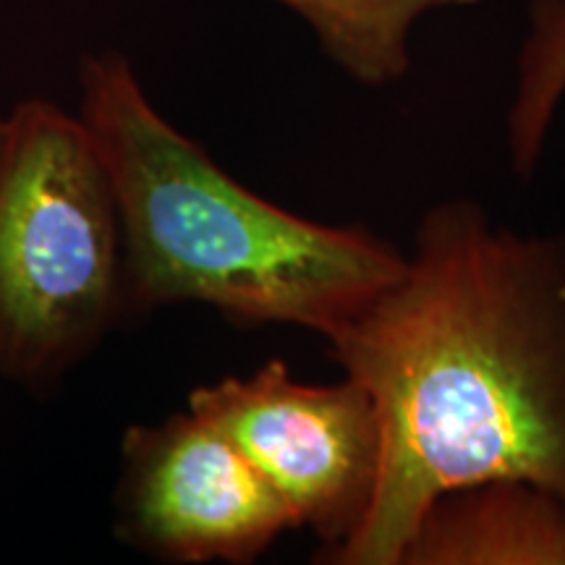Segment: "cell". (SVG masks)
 <instances>
[{
	"instance_id": "cell-8",
	"label": "cell",
	"mask_w": 565,
	"mask_h": 565,
	"mask_svg": "<svg viewBox=\"0 0 565 565\" xmlns=\"http://www.w3.org/2000/svg\"><path fill=\"white\" fill-rule=\"evenodd\" d=\"M529 32L515 63L513 103L505 118L511 171L532 181L565 95V0H529Z\"/></svg>"
},
{
	"instance_id": "cell-6",
	"label": "cell",
	"mask_w": 565,
	"mask_h": 565,
	"mask_svg": "<svg viewBox=\"0 0 565 565\" xmlns=\"http://www.w3.org/2000/svg\"><path fill=\"white\" fill-rule=\"evenodd\" d=\"M401 565H565V500L524 479L456 487L427 505Z\"/></svg>"
},
{
	"instance_id": "cell-1",
	"label": "cell",
	"mask_w": 565,
	"mask_h": 565,
	"mask_svg": "<svg viewBox=\"0 0 565 565\" xmlns=\"http://www.w3.org/2000/svg\"><path fill=\"white\" fill-rule=\"evenodd\" d=\"M328 349L377 406L383 469L362 526L317 563L401 565L456 487L524 479L565 500V228L435 202L398 280Z\"/></svg>"
},
{
	"instance_id": "cell-4",
	"label": "cell",
	"mask_w": 565,
	"mask_h": 565,
	"mask_svg": "<svg viewBox=\"0 0 565 565\" xmlns=\"http://www.w3.org/2000/svg\"><path fill=\"white\" fill-rule=\"evenodd\" d=\"M189 408L228 435L330 553L362 526L383 469V427L359 380L315 385L270 359L246 377L189 393Z\"/></svg>"
},
{
	"instance_id": "cell-2",
	"label": "cell",
	"mask_w": 565,
	"mask_h": 565,
	"mask_svg": "<svg viewBox=\"0 0 565 565\" xmlns=\"http://www.w3.org/2000/svg\"><path fill=\"white\" fill-rule=\"evenodd\" d=\"M79 79L121 212L124 312L200 303L328 343L404 273L406 252L364 225L309 221L233 179L154 108L124 55L84 58Z\"/></svg>"
},
{
	"instance_id": "cell-7",
	"label": "cell",
	"mask_w": 565,
	"mask_h": 565,
	"mask_svg": "<svg viewBox=\"0 0 565 565\" xmlns=\"http://www.w3.org/2000/svg\"><path fill=\"white\" fill-rule=\"evenodd\" d=\"M312 26L322 51L366 87L401 82L412 68L408 38L433 11L471 9L479 0H278Z\"/></svg>"
},
{
	"instance_id": "cell-5",
	"label": "cell",
	"mask_w": 565,
	"mask_h": 565,
	"mask_svg": "<svg viewBox=\"0 0 565 565\" xmlns=\"http://www.w3.org/2000/svg\"><path fill=\"white\" fill-rule=\"evenodd\" d=\"M116 521L121 540L168 563H254L299 529L263 471L192 408L126 429Z\"/></svg>"
},
{
	"instance_id": "cell-3",
	"label": "cell",
	"mask_w": 565,
	"mask_h": 565,
	"mask_svg": "<svg viewBox=\"0 0 565 565\" xmlns=\"http://www.w3.org/2000/svg\"><path fill=\"white\" fill-rule=\"evenodd\" d=\"M124 315L116 189L79 113L24 100L0 116V374L58 383Z\"/></svg>"
}]
</instances>
